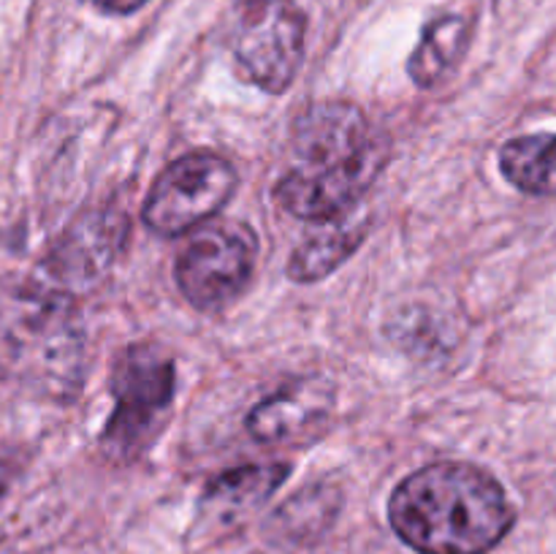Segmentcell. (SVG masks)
Instances as JSON below:
<instances>
[{"label":"cell","mask_w":556,"mask_h":554,"mask_svg":"<svg viewBox=\"0 0 556 554\" xmlns=\"http://www.w3.org/2000/svg\"><path fill=\"white\" fill-rule=\"evenodd\" d=\"M389 161V144L372 134L358 106L313 103L291 130V168L275 185L277 204L293 217L326 223L356 210Z\"/></svg>","instance_id":"cell-1"},{"label":"cell","mask_w":556,"mask_h":554,"mask_svg":"<svg viewBox=\"0 0 556 554\" xmlns=\"http://www.w3.org/2000/svg\"><path fill=\"white\" fill-rule=\"evenodd\" d=\"M396 536L421 554H486L516 521L494 476L467 462H434L407 476L389 500Z\"/></svg>","instance_id":"cell-2"},{"label":"cell","mask_w":556,"mask_h":554,"mask_svg":"<svg viewBox=\"0 0 556 554\" xmlns=\"http://www.w3.org/2000/svg\"><path fill=\"white\" fill-rule=\"evenodd\" d=\"M87 337L76 299L36 280L0 286V373L20 389L68 402L85 383Z\"/></svg>","instance_id":"cell-3"},{"label":"cell","mask_w":556,"mask_h":554,"mask_svg":"<svg viewBox=\"0 0 556 554\" xmlns=\"http://www.w3.org/2000/svg\"><path fill=\"white\" fill-rule=\"evenodd\" d=\"M114 413L103 429V445L130 459L155 432L174 396V362L150 342L125 348L112 373Z\"/></svg>","instance_id":"cell-4"},{"label":"cell","mask_w":556,"mask_h":554,"mask_svg":"<svg viewBox=\"0 0 556 554\" xmlns=\"http://www.w3.org/2000/svg\"><path fill=\"white\" fill-rule=\"evenodd\" d=\"M258 242L244 223L220 221L204 226L177 259V286L199 310H220L253 280Z\"/></svg>","instance_id":"cell-5"},{"label":"cell","mask_w":556,"mask_h":554,"mask_svg":"<svg viewBox=\"0 0 556 554\" xmlns=\"http://www.w3.org/2000/svg\"><path fill=\"white\" fill-rule=\"evenodd\" d=\"M237 188V168L212 152H193L157 174L144 204V223L155 234L177 237L210 221Z\"/></svg>","instance_id":"cell-6"},{"label":"cell","mask_w":556,"mask_h":554,"mask_svg":"<svg viewBox=\"0 0 556 554\" xmlns=\"http://www.w3.org/2000/svg\"><path fill=\"white\" fill-rule=\"evenodd\" d=\"M307 20L293 0H250L233 33L239 74L266 92H286L302 65Z\"/></svg>","instance_id":"cell-7"},{"label":"cell","mask_w":556,"mask_h":554,"mask_svg":"<svg viewBox=\"0 0 556 554\" xmlns=\"http://www.w3.org/2000/svg\"><path fill=\"white\" fill-rule=\"evenodd\" d=\"M128 239V215L117 206L79 212L47 259L52 280L63 291H85L106 277Z\"/></svg>","instance_id":"cell-8"},{"label":"cell","mask_w":556,"mask_h":554,"mask_svg":"<svg viewBox=\"0 0 556 554\" xmlns=\"http://www.w3.org/2000/svg\"><path fill=\"white\" fill-rule=\"evenodd\" d=\"M331 402L334 396L329 383L318 378L299 380L261 400L250 411L248 429L261 443H288L309 429H318L331 413Z\"/></svg>","instance_id":"cell-9"},{"label":"cell","mask_w":556,"mask_h":554,"mask_svg":"<svg viewBox=\"0 0 556 554\" xmlns=\"http://www.w3.org/2000/svg\"><path fill=\"white\" fill-rule=\"evenodd\" d=\"M367 228L369 221L358 210L320 223V231L313 234L302 248L293 250L291 261H288V277L296 282H313L326 277L364 242Z\"/></svg>","instance_id":"cell-10"},{"label":"cell","mask_w":556,"mask_h":554,"mask_svg":"<svg viewBox=\"0 0 556 554\" xmlns=\"http://www.w3.org/2000/svg\"><path fill=\"white\" fill-rule=\"evenodd\" d=\"M467 41H470V25H467L465 16L445 14L429 22L424 27L416 52L410 54V63H407L410 79L424 90L438 87L456 68V63L465 54Z\"/></svg>","instance_id":"cell-11"},{"label":"cell","mask_w":556,"mask_h":554,"mask_svg":"<svg viewBox=\"0 0 556 554\" xmlns=\"http://www.w3.org/2000/svg\"><path fill=\"white\" fill-rule=\"evenodd\" d=\"M288 465H244L220 473L210 481L204 503L217 516H242L264 505L288 478Z\"/></svg>","instance_id":"cell-12"},{"label":"cell","mask_w":556,"mask_h":554,"mask_svg":"<svg viewBox=\"0 0 556 554\" xmlns=\"http://www.w3.org/2000/svg\"><path fill=\"white\" fill-rule=\"evenodd\" d=\"M505 179L530 196L556 193V134H530L510 139L500 152Z\"/></svg>","instance_id":"cell-13"},{"label":"cell","mask_w":556,"mask_h":554,"mask_svg":"<svg viewBox=\"0 0 556 554\" xmlns=\"http://www.w3.org/2000/svg\"><path fill=\"white\" fill-rule=\"evenodd\" d=\"M337 511H340V492L331 489L329 483H315L288 500L271 521L280 536L304 541V538L320 536L334 521Z\"/></svg>","instance_id":"cell-14"},{"label":"cell","mask_w":556,"mask_h":554,"mask_svg":"<svg viewBox=\"0 0 556 554\" xmlns=\"http://www.w3.org/2000/svg\"><path fill=\"white\" fill-rule=\"evenodd\" d=\"M87 3H92L96 9H101V11H106V14H130V11L141 9L147 0H87Z\"/></svg>","instance_id":"cell-15"},{"label":"cell","mask_w":556,"mask_h":554,"mask_svg":"<svg viewBox=\"0 0 556 554\" xmlns=\"http://www.w3.org/2000/svg\"><path fill=\"white\" fill-rule=\"evenodd\" d=\"M11 476H14V473H11V465L5 459H0V498H3V492L9 489Z\"/></svg>","instance_id":"cell-16"}]
</instances>
